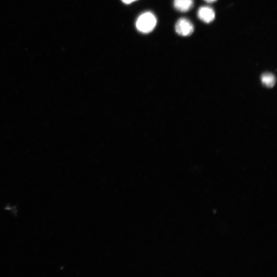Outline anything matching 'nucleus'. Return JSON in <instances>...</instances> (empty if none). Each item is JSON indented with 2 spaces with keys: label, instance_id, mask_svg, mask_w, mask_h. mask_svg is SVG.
<instances>
[{
  "label": "nucleus",
  "instance_id": "obj_1",
  "mask_svg": "<svg viewBox=\"0 0 277 277\" xmlns=\"http://www.w3.org/2000/svg\"><path fill=\"white\" fill-rule=\"evenodd\" d=\"M157 18L151 12H148L141 15L138 18L136 26L143 34H149L157 25Z\"/></svg>",
  "mask_w": 277,
  "mask_h": 277
},
{
  "label": "nucleus",
  "instance_id": "obj_2",
  "mask_svg": "<svg viewBox=\"0 0 277 277\" xmlns=\"http://www.w3.org/2000/svg\"><path fill=\"white\" fill-rule=\"evenodd\" d=\"M175 30L178 35L186 37L193 34L194 27L190 20L185 18H181L176 22Z\"/></svg>",
  "mask_w": 277,
  "mask_h": 277
},
{
  "label": "nucleus",
  "instance_id": "obj_3",
  "mask_svg": "<svg viewBox=\"0 0 277 277\" xmlns=\"http://www.w3.org/2000/svg\"><path fill=\"white\" fill-rule=\"evenodd\" d=\"M198 17L206 24H209L215 18V13L214 9L209 6H202L199 8Z\"/></svg>",
  "mask_w": 277,
  "mask_h": 277
},
{
  "label": "nucleus",
  "instance_id": "obj_4",
  "mask_svg": "<svg viewBox=\"0 0 277 277\" xmlns=\"http://www.w3.org/2000/svg\"><path fill=\"white\" fill-rule=\"evenodd\" d=\"M175 8L181 12H187L194 6V0H174Z\"/></svg>",
  "mask_w": 277,
  "mask_h": 277
},
{
  "label": "nucleus",
  "instance_id": "obj_5",
  "mask_svg": "<svg viewBox=\"0 0 277 277\" xmlns=\"http://www.w3.org/2000/svg\"><path fill=\"white\" fill-rule=\"evenodd\" d=\"M261 80L262 83L268 87H273L276 82L274 76L270 73L263 74L261 77Z\"/></svg>",
  "mask_w": 277,
  "mask_h": 277
},
{
  "label": "nucleus",
  "instance_id": "obj_6",
  "mask_svg": "<svg viewBox=\"0 0 277 277\" xmlns=\"http://www.w3.org/2000/svg\"><path fill=\"white\" fill-rule=\"evenodd\" d=\"M136 1H137V0H122V1H123L124 3L126 4H131Z\"/></svg>",
  "mask_w": 277,
  "mask_h": 277
},
{
  "label": "nucleus",
  "instance_id": "obj_7",
  "mask_svg": "<svg viewBox=\"0 0 277 277\" xmlns=\"http://www.w3.org/2000/svg\"><path fill=\"white\" fill-rule=\"evenodd\" d=\"M204 1L208 3H213L216 2L217 0H204Z\"/></svg>",
  "mask_w": 277,
  "mask_h": 277
}]
</instances>
